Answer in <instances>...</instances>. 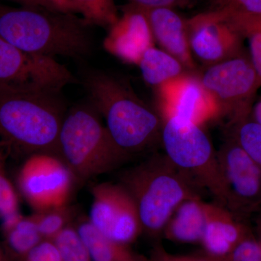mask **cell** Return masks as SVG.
Returning a JSON list of instances; mask_svg holds the SVG:
<instances>
[{"instance_id": "30", "label": "cell", "mask_w": 261, "mask_h": 261, "mask_svg": "<svg viewBox=\"0 0 261 261\" xmlns=\"http://www.w3.org/2000/svg\"><path fill=\"white\" fill-rule=\"evenodd\" d=\"M19 261H61L54 243L44 240Z\"/></svg>"}, {"instance_id": "16", "label": "cell", "mask_w": 261, "mask_h": 261, "mask_svg": "<svg viewBox=\"0 0 261 261\" xmlns=\"http://www.w3.org/2000/svg\"><path fill=\"white\" fill-rule=\"evenodd\" d=\"M142 10L148 19L154 43L181 62L188 71L195 73L196 64L189 44L187 19L172 8Z\"/></svg>"}, {"instance_id": "29", "label": "cell", "mask_w": 261, "mask_h": 261, "mask_svg": "<svg viewBox=\"0 0 261 261\" xmlns=\"http://www.w3.org/2000/svg\"><path fill=\"white\" fill-rule=\"evenodd\" d=\"M197 2V0H128V4L144 10L160 8L176 10L192 8Z\"/></svg>"}, {"instance_id": "2", "label": "cell", "mask_w": 261, "mask_h": 261, "mask_svg": "<svg viewBox=\"0 0 261 261\" xmlns=\"http://www.w3.org/2000/svg\"><path fill=\"white\" fill-rule=\"evenodd\" d=\"M89 25L75 14L0 3V37L31 55L80 58L92 51Z\"/></svg>"}, {"instance_id": "34", "label": "cell", "mask_w": 261, "mask_h": 261, "mask_svg": "<svg viewBox=\"0 0 261 261\" xmlns=\"http://www.w3.org/2000/svg\"><path fill=\"white\" fill-rule=\"evenodd\" d=\"M255 236H256V238H258L261 241V232L257 233L256 234H255Z\"/></svg>"}, {"instance_id": "3", "label": "cell", "mask_w": 261, "mask_h": 261, "mask_svg": "<svg viewBox=\"0 0 261 261\" xmlns=\"http://www.w3.org/2000/svg\"><path fill=\"white\" fill-rule=\"evenodd\" d=\"M84 87L91 104L104 116L106 128L125 153L144 152L161 140L159 113L134 92L127 82L100 71L87 73Z\"/></svg>"}, {"instance_id": "4", "label": "cell", "mask_w": 261, "mask_h": 261, "mask_svg": "<svg viewBox=\"0 0 261 261\" xmlns=\"http://www.w3.org/2000/svg\"><path fill=\"white\" fill-rule=\"evenodd\" d=\"M138 211L142 231L150 237L163 233L173 211L184 201L200 197V187L165 154H154L122 171L118 181Z\"/></svg>"}, {"instance_id": "21", "label": "cell", "mask_w": 261, "mask_h": 261, "mask_svg": "<svg viewBox=\"0 0 261 261\" xmlns=\"http://www.w3.org/2000/svg\"><path fill=\"white\" fill-rule=\"evenodd\" d=\"M75 15L89 25L110 27L119 18L114 0H73Z\"/></svg>"}, {"instance_id": "5", "label": "cell", "mask_w": 261, "mask_h": 261, "mask_svg": "<svg viewBox=\"0 0 261 261\" xmlns=\"http://www.w3.org/2000/svg\"><path fill=\"white\" fill-rule=\"evenodd\" d=\"M59 143L61 159L79 183L111 172L130 158L115 143L91 103L67 112Z\"/></svg>"}, {"instance_id": "33", "label": "cell", "mask_w": 261, "mask_h": 261, "mask_svg": "<svg viewBox=\"0 0 261 261\" xmlns=\"http://www.w3.org/2000/svg\"><path fill=\"white\" fill-rule=\"evenodd\" d=\"M13 259L7 251L4 245H0V261H13Z\"/></svg>"}, {"instance_id": "17", "label": "cell", "mask_w": 261, "mask_h": 261, "mask_svg": "<svg viewBox=\"0 0 261 261\" xmlns=\"http://www.w3.org/2000/svg\"><path fill=\"white\" fill-rule=\"evenodd\" d=\"M207 202L201 197L184 201L163 229L165 238L178 243H200L207 220Z\"/></svg>"}, {"instance_id": "14", "label": "cell", "mask_w": 261, "mask_h": 261, "mask_svg": "<svg viewBox=\"0 0 261 261\" xmlns=\"http://www.w3.org/2000/svg\"><path fill=\"white\" fill-rule=\"evenodd\" d=\"M154 46L148 19L141 8L127 4L122 8V15L110 27L103 47L113 56L137 65L141 57Z\"/></svg>"}, {"instance_id": "25", "label": "cell", "mask_w": 261, "mask_h": 261, "mask_svg": "<svg viewBox=\"0 0 261 261\" xmlns=\"http://www.w3.org/2000/svg\"><path fill=\"white\" fill-rule=\"evenodd\" d=\"M5 151L0 143V219L2 221L19 214L18 195L5 168Z\"/></svg>"}, {"instance_id": "27", "label": "cell", "mask_w": 261, "mask_h": 261, "mask_svg": "<svg viewBox=\"0 0 261 261\" xmlns=\"http://www.w3.org/2000/svg\"><path fill=\"white\" fill-rule=\"evenodd\" d=\"M219 261H261V241L250 233L229 254Z\"/></svg>"}, {"instance_id": "13", "label": "cell", "mask_w": 261, "mask_h": 261, "mask_svg": "<svg viewBox=\"0 0 261 261\" xmlns=\"http://www.w3.org/2000/svg\"><path fill=\"white\" fill-rule=\"evenodd\" d=\"M187 32L194 59L206 67L245 51L243 36L216 12L207 10L187 19Z\"/></svg>"}, {"instance_id": "15", "label": "cell", "mask_w": 261, "mask_h": 261, "mask_svg": "<svg viewBox=\"0 0 261 261\" xmlns=\"http://www.w3.org/2000/svg\"><path fill=\"white\" fill-rule=\"evenodd\" d=\"M247 221L214 202H207V220L200 244L206 255L222 260L240 242L253 232Z\"/></svg>"}, {"instance_id": "20", "label": "cell", "mask_w": 261, "mask_h": 261, "mask_svg": "<svg viewBox=\"0 0 261 261\" xmlns=\"http://www.w3.org/2000/svg\"><path fill=\"white\" fill-rule=\"evenodd\" d=\"M137 66L144 81L154 89L190 72L178 59L155 46L144 53Z\"/></svg>"}, {"instance_id": "23", "label": "cell", "mask_w": 261, "mask_h": 261, "mask_svg": "<svg viewBox=\"0 0 261 261\" xmlns=\"http://www.w3.org/2000/svg\"><path fill=\"white\" fill-rule=\"evenodd\" d=\"M229 127V136L261 168V125L250 116Z\"/></svg>"}, {"instance_id": "32", "label": "cell", "mask_w": 261, "mask_h": 261, "mask_svg": "<svg viewBox=\"0 0 261 261\" xmlns=\"http://www.w3.org/2000/svg\"><path fill=\"white\" fill-rule=\"evenodd\" d=\"M250 118L258 124L261 125V98L252 106Z\"/></svg>"}, {"instance_id": "6", "label": "cell", "mask_w": 261, "mask_h": 261, "mask_svg": "<svg viewBox=\"0 0 261 261\" xmlns=\"http://www.w3.org/2000/svg\"><path fill=\"white\" fill-rule=\"evenodd\" d=\"M164 154L215 202L225 207L226 191L217 152L203 127L178 117L161 118Z\"/></svg>"}, {"instance_id": "11", "label": "cell", "mask_w": 261, "mask_h": 261, "mask_svg": "<svg viewBox=\"0 0 261 261\" xmlns=\"http://www.w3.org/2000/svg\"><path fill=\"white\" fill-rule=\"evenodd\" d=\"M91 193L87 219L106 238L129 245L143 232L135 201L119 182L97 184Z\"/></svg>"}, {"instance_id": "31", "label": "cell", "mask_w": 261, "mask_h": 261, "mask_svg": "<svg viewBox=\"0 0 261 261\" xmlns=\"http://www.w3.org/2000/svg\"><path fill=\"white\" fill-rule=\"evenodd\" d=\"M150 259L152 261H219L207 255L201 257L173 255L168 252L161 244L154 246Z\"/></svg>"}, {"instance_id": "9", "label": "cell", "mask_w": 261, "mask_h": 261, "mask_svg": "<svg viewBox=\"0 0 261 261\" xmlns=\"http://www.w3.org/2000/svg\"><path fill=\"white\" fill-rule=\"evenodd\" d=\"M217 157L226 191L225 207L247 221L261 210V168L229 135Z\"/></svg>"}, {"instance_id": "7", "label": "cell", "mask_w": 261, "mask_h": 261, "mask_svg": "<svg viewBox=\"0 0 261 261\" xmlns=\"http://www.w3.org/2000/svg\"><path fill=\"white\" fill-rule=\"evenodd\" d=\"M202 84L217 102L221 118L228 126L250 116L261 81L248 53L206 67L199 75Z\"/></svg>"}, {"instance_id": "28", "label": "cell", "mask_w": 261, "mask_h": 261, "mask_svg": "<svg viewBox=\"0 0 261 261\" xmlns=\"http://www.w3.org/2000/svg\"><path fill=\"white\" fill-rule=\"evenodd\" d=\"M20 6L34 7L58 12L75 14L73 0H11Z\"/></svg>"}, {"instance_id": "24", "label": "cell", "mask_w": 261, "mask_h": 261, "mask_svg": "<svg viewBox=\"0 0 261 261\" xmlns=\"http://www.w3.org/2000/svg\"><path fill=\"white\" fill-rule=\"evenodd\" d=\"M61 261H92L88 247L75 226L68 225L51 240Z\"/></svg>"}, {"instance_id": "8", "label": "cell", "mask_w": 261, "mask_h": 261, "mask_svg": "<svg viewBox=\"0 0 261 261\" xmlns=\"http://www.w3.org/2000/svg\"><path fill=\"white\" fill-rule=\"evenodd\" d=\"M74 83L70 70L54 58L29 54L0 37V89L61 92Z\"/></svg>"}, {"instance_id": "26", "label": "cell", "mask_w": 261, "mask_h": 261, "mask_svg": "<svg viewBox=\"0 0 261 261\" xmlns=\"http://www.w3.org/2000/svg\"><path fill=\"white\" fill-rule=\"evenodd\" d=\"M249 43L248 53L261 81V20L228 22Z\"/></svg>"}, {"instance_id": "22", "label": "cell", "mask_w": 261, "mask_h": 261, "mask_svg": "<svg viewBox=\"0 0 261 261\" xmlns=\"http://www.w3.org/2000/svg\"><path fill=\"white\" fill-rule=\"evenodd\" d=\"M32 215L43 239L51 241L63 228L72 224L76 215V209L68 204L48 210L37 211Z\"/></svg>"}, {"instance_id": "35", "label": "cell", "mask_w": 261, "mask_h": 261, "mask_svg": "<svg viewBox=\"0 0 261 261\" xmlns=\"http://www.w3.org/2000/svg\"><path fill=\"white\" fill-rule=\"evenodd\" d=\"M10 1H11V0H10Z\"/></svg>"}, {"instance_id": "18", "label": "cell", "mask_w": 261, "mask_h": 261, "mask_svg": "<svg viewBox=\"0 0 261 261\" xmlns=\"http://www.w3.org/2000/svg\"><path fill=\"white\" fill-rule=\"evenodd\" d=\"M75 227L88 247L92 261H152L133 251L129 245L106 238L87 218L79 221Z\"/></svg>"}, {"instance_id": "19", "label": "cell", "mask_w": 261, "mask_h": 261, "mask_svg": "<svg viewBox=\"0 0 261 261\" xmlns=\"http://www.w3.org/2000/svg\"><path fill=\"white\" fill-rule=\"evenodd\" d=\"M5 247L13 260L19 261L44 241L33 215L20 213L2 221Z\"/></svg>"}, {"instance_id": "1", "label": "cell", "mask_w": 261, "mask_h": 261, "mask_svg": "<svg viewBox=\"0 0 261 261\" xmlns=\"http://www.w3.org/2000/svg\"><path fill=\"white\" fill-rule=\"evenodd\" d=\"M61 92L0 89V143L5 149L61 158L60 133L67 113Z\"/></svg>"}, {"instance_id": "10", "label": "cell", "mask_w": 261, "mask_h": 261, "mask_svg": "<svg viewBox=\"0 0 261 261\" xmlns=\"http://www.w3.org/2000/svg\"><path fill=\"white\" fill-rule=\"evenodd\" d=\"M75 182L63 160L48 154L29 156L18 175L19 191L34 212L68 205Z\"/></svg>"}, {"instance_id": "12", "label": "cell", "mask_w": 261, "mask_h": 261, "mask_svg": "<svg viewBox=\"0 0 261 261\" xmlns=\"http://www.w3.org/2000/svg\"><path fill=\"white\" fill-rule=\"evenodd\" d=\"M154 89L161 118L178 117L202 127L221 118L217 102L195 73L189 72Z\"/></svg>"}]
</instances>
